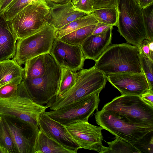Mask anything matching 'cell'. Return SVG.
Wrapping results in <instances>:
<instances>
[{"mask_svg": "<svg viewBox=\"0 0 153 153\" xmlns=\"http://www.w3.org/2000/svg\"><path fill=\"white\" fill-rule=\"evenodd\" d=\"M140 50L127 43L109 45L95 61V67L106 75L129 72L142 73Z\"/></svg>", "mask_w": 153, "mask_h": 153, "instance_id": "obj_1", "label": "cell"}, {"mask_svg": "<svg viewBox=\"0 0 153 153\" xmlns=\"http://www.w3.org/2000/svg\"><path fill=\"white\" fill-rule=\"evenodd\" d=\"M107 81L106 74L94 66L88 69H82L77 72L74 85L62 95L53 97L45 106L51 110L58 109L93 93L101 91Z\"/></svg>", "mask_w": 153, "mask_h": 153, "instance_id": "obj_2", "label": "cell"}, {"mask_svg": "<svg viewBox=\"0 0 153 153\" xmlns=\"http://www.w3.org/2000/svg\"><path fill=\"white\" fill-rule=\"evenodd\" d=\"M47 108L33 100L23 80L13 95L0 97V115L18 118L36 127L40 115Z\"/></svg>", "mask_w": 153, "mask_h": 153, "instance_id": "obj_3", "label": "cell"}, {"mask_svg": "<svg viewBox=\"0 0 153 153\" xmlns=\"http://www.w3.org/2000/svg\"><path fill=\"white\" fill-rule=\"evenodd\" d=\"M102 109L133 124L153 127V106L144 101L140 96L121 95L105 105Z\"/></svg>", "mask_w": 153, "mask_h": 153, "instance_id": "obj_4", "label": "cell"}, {"mask_svg": "<svg viewBox=\"0 0 153 153\" xmlns=\"http://www.w3.org/2000/svg\"><path fill=\"white\" fill-rule=\"evenodd\" d=\"M118 31L128 43L139 48L147 39L142 8L136 0H119Z\"/></svg>", "mask_w": 153, "mask_h": 153, "instance_id": "obj_5", "label": "cell"}, {"mask_svg": "<svg viewBox=\"0 0 153 153\" xmlns=\"http://www.w3.org/2000/svg\"><path fill=\"white\" fill-rule=\"evenodd\" d=\"M49 12L45 0L34 1L6 21L7 24L18 40L39 30L47 21Z\"/></svg>", "mask_w": 153, "mask_h": 153, "instance_id": "obj_6", "label": "cell"}, {"mask_svg": "<svg viewBox=\"0 0 153 153\" xmlns=\"http://www.w3.org/2000/svg\"><path fill=\"white\" fill-rule=\"evenodd\" d=\"M61 74L62 67L50 54L46 71L42 76L22 80L33 100L43 105L57 95Z\"/></svg>", "mask_w": 153, "mask_h": 153, "instance_id": "obj_7", "label": "cell"}, {"mask_svg": "<svg viewBox=\"0 0 153 153\" xmlns=\"http://www.w3.org/2000/svg\"><path fill=\"white\" fill-rule=\"evenodd\" d=\"M56 29L46 21L33 34L18 40L13 59L20 65L28 60L43 54L50 53L56 37Z\"/></svg>", "mask_w": 153, "mask_h": 153, "instance_id": "obj_8", "label": "cell"}, {"mask_svg": "<svg viewBox=\"0 0 153 153\" xmlns=\"http://www.w3.org/2000/svg\"><path fill=\"white\" fill-rule=\"evenodd\" d=\"M97 123L115 137L136 146L153 127L133 124L111 112L97 110L95 114Z\"/></svg>", "mask_w": 153, "mask_h": 153, "instance_id": "obj_9", "label": "cell"}, {"mask_svg": "<svg viewBox=\"0 0 153 153\" xmlns=\"http://www.w3.org/2000/svg\"><path fill=\"white\" fill-rule=\"evenodd\" d=\"M101 91L93 93L56 110L45 112L65 126L79 121H88L90 116L95 110H97Z\"/></svg>", "mask_w": 153, "mask_h": 153, "instance_id": "obj_10", "label": "cell"}, {"mask_svg": "<svg viewBox=\"0 0 153 153\" xmlns=\"http://www.w3.org/2000/svg\"><path fill=\"white\" fill-rule=\"evenodd\" d=\"M0 115L10 133L18 153H35L38 127L18 118Z\"/></svg>", "mask_w": 153, "mask_h": 153, "instance_id": "obj_11", "label": "cell"}, {"mask_svg": "<svg viewBox=\"0 0 153 153\" xmlns=\"http://www.w3.org/2000/svg\"><path fill=\"white\" fill-rule=\"evenodd\" d=\"M74 140L80 149L95 151L100 153H105L107 147L102 143L103 129L88 121H79L65 126Z\"/></svg>", "mask_w": 153, "mask_h": 153, "instance_id": "obj_12", "label": "cell"}, {"mask_svg": "<svg viewBox=\"0 0 153 153\" xmlns=\"http://www.w3.org/2000/svg\"><path fill=\"white\" fill-rule=\"evenodd\" d=\"M50 54L61 67L74 72L82 68L85 59L80 46L69 44L56 38Z\"/></svg>", "mask_w": 153, "mask_h": 153, "instance_id": "obj_13", "label": "cell"}, {"mask_svg": "<svg viewBox=\"0 0 153 153\" xmlns=\"http://www.w3.org/2000/svg\"><path fill=\"white\" fill-rule=\"evenodd\" d=\"M106 77L122 95L140 96L150 90L143 73L114 74L106 75Z\"/></svg>", "mask_w": 153, "mask_h": 153, "instance_id": "obj_14", "label": "cell"}, {"mask_svg": "<svg viewBox=\"0 0 153 153\" xmlns=\"http://www.w3.org/2000/svg\"><path fill=\"white\" fill-rule=\"evenodd\" d=\"M39 130L73 153H76L80 147L74 140L66 126L53 120L45 112L39 118Z\"/></svg>", "mask_w": 153, "mask_h": 153, "instance_id": "obj_15", "label": "cell"}, {"mask_svg": "<svg viewBox=\"0 0 153 153\" xmlns=\"http://www.w3.org/2000/svg\"><path fill=\"white\" fill-rule=\"evenodd\" d=\"M113 27L97 34L90 35L80 45L85 59L95 61L111 44Z\"/></svg>", "mask_w": 153, "mask_h": 153, "instance_id": "obj_16", "label": "cell"}, {"mask_svg": "<svg viewBox=\"0 0 153 153\" xmlns=\"http://www.w3.org/2000/svg\"><path fill=\"white\" fill-rule=\"evenodd\" d=\"M49 7L50 12L47 21L56 30L77 19L88 14L76 9L72 1L64 5Z\"/></svg>", "mask_w": 153, "mask_h": 153, "instance_id": "obj_17", "label": "cell"}, {"mask_svg": "<svg viewBox=\"0 0 153 153\" xmlns=\"http://www.w3.org/2000/svg\"><path fill=\"white\" fill-rule=\"evenodd\" d=\"M17 39L9 28L6 21L0 14V62L14 56Z\"/></svg>", "mask_w": 153, "mask_h": 153, "instance_id": "obj_18", "label": "cell"}, {"mask_svg": "<svg viewBox=\"0 0 153 153\" xmlns=\"http://www.w3.org/2000/svg\"><path fill=\"white\" fill-rule=\"evenodd\" d=\"M50 53L42 54L30 59L25 63L23 79L34 78L42 76L45 73Z\"/></svg>", "mask_w": 153, "mask_h": 153, "instance_id": "obj_19", "label": "cell"}, {"mask_svg": "<svg viewBox=\"0 0 153 153\" xmlns=\"http://www.w3.org/2000/svg\"><path fill=\"white\" fill-rule=\"evenodd\" d=\"M23 70L21 65L13 59L0 62V86L15 78L22 77Z\"/></svg>", "mask_w": 153, "mask_h": 153, "instance_id": "obj_20", "label": "cell"}, {"mask_svg": "<svg viewBox=\"0 0 153 153\" xmlns=\"http://www.w3.org/2000/svg\"><path fill=\"white\" fill-rule=\"evenodd\" d=\"M35 153H73L39 130Z\"/></svg>", "mask_w": 153, "mask_h": 153, "instance_id": "obj_21", "label": "cell"}, {"mask_svg": "<svg viewBox=\"0 0 153 153\" xmlns=\"http://www.w3.org/2000/svg\"><path fill=\"white\" fill-rule=\"evenodd\" d=\"M97 21L92 13L77 19L60 28L56 30V37L59 39L81 28L96 25Z\"/></svg>", "mask_w": 153, "mask_h": 153, "instance_id": "obj_22", "label": "cell"}, {"mask_svg": "<svg viewBox=\"0 0 153 153\" xmlns=\"http://www.w3.org/2000/svg\"><path fill=\"white\" fill-rule=\"evenodd\" d=\"M92 13L98 22L112 26H117L119 19L118 8H102L94 10Z\"/></svg>", "mask_w": 153, "mask_h": 153, "instance_id": "obj_23", "label": "cell"}, {"mask_svg": "<svg viewBox=\"0 0 153 153\" xmlns=\"http://www.w3.org/2000/svg\"><path fill=\"white\" fill-rule=\"evenodd\" d=\"M96 25L81 28L58 39L69 44L80 46L87 38L92 34Z\"/></svg>", "mask_w": 153, "mask_h": 153, "instance_id": "obj_24", "label": "cell"}, {"mask_svg": "<svg viewBox=\"0 0 153 153\" xmlns=\"http://www.w3.org/2000/svg\"><path fill=\"white\" fill-rule=\"evenodd\" d=\"M109 146L105 153H142L134 145L115 137L114 140L107 142Z\"/></svg>", "mask_w": 153, "mask_h": 153, "instance_id": "obj_25", "label": "cell"}, {"mask_svg": "<svg viewBox=\"0 0 153 153\" xmlns=\"http://www.w3.org/2000/svg\"><path fill=\"white\" fill-rule=\"evenodd\" d=\"M77 76V72L62 67V74L59 89L58 93L56 96L62 95L71 88L75 83Z\"/></svg>", "mask_w": 153, "mask_h": 153, "instance_id": "obj_26", "label": "cell"}, {"mask_svg": "<svg viewBox=\"0 0 153 153\" xmlns=\"http://www.w3.org/2000/svg\"><path fill=\"white\" fill-rule=\"evenodd\" d=\"M0 146L6 149L9 153H18L10 133L0 115Z\"/></svg>", "mask_w": 153, "mask_h": 153, "instance_id": "obj_27", "label": "cell"}, {"mask_svg": "<svg viewBox=\"0 0 153 153\" xmlns=\"http://www.w3.org/2000/svg\"><path fill=\"white\" fill-rule=\"evenodd\" d=\"M37 0H13L1 14L6 21L13 18L16 14L33 1Z\"/></svg>", "mask_w": 153, "mask_h": 153, "instance_id": "obj_28", "label": "cell"}, {"mask_svg": "<svg viewBox=\"0 0 153 153\" xmlns=\"http://www.w3.org/2000/svg\"><path fill=\"white\" fill-rule=\"evenodd\" d=\"M139 56L141 69L147 80L149 89L153 90V60L145 55L140 50Z\"/></svg>", "mask_w": 153, "mask_h": 153, "instance_id": "obj_29", "label": "cell"}, {"mask_svg": "<svg viewBox=\"0 0 153 153\" xmlns=\"http://www.w3.org/2000/svg\"><path fill=\"white\" fill-rule=\"evenodd\" d=\"M142 11L146 32V39L153 41V4L142 8Z\"/></svg>", "mask_w": 153, "mask_h": 153, "instance_id": "obj_30", "label": "cell"}, {"mask_svg": "<svg viewBox=\"0 0 153 153\" xmlns=\"http://www.w3.org/2000/svg\"><path fill=\"white\" fill-rule=\"evenodd\" d=\"M22 77L15 78L0 86V97L5 98L11 97L16 92L19 85L22 82Z\"/></svg>", "mask_w": 153, "mask_h": 153, "instance_id": "obj_31", "label": "cell"}, {"mask_svg": "<svg viewBox=\"0 0 153 153\" xmlns=\"http://www.w3.org/2000/svg\"><path fill=\"white\" fill-rule=\"evenodd\" d=\"M92 1L94 10L105 7L118 8L119 0H92Z\"/></svg>", "mask_w": 153, "mask_h": 153, "instance_id": "obj_32", "label": "cell"}, {"mask_svg": "<svg viewBox=\"0 0 153 153\" xmlns=\"http://www.w3.org/2000/svg\"><path fill=\"white\" fill-rule=\"evenodd\" d=\"M74 6L76 9L88 14L92 13L94 10L92 0H79Z\"/></svg>", "mask_w": 153, "mask_h": 153, "instance_id": "obj_33", "label": "cell"}, {"mask_svg": "<svg viewBox=\"0 0 153 153\" xmlns=\"http://www.w3.org/2000/svg\"><path fill=\"white\" fill-rule=\"evenodd\" d=\"M145 55L153 60V41L144 40L139 48Z\"/></svg>", "mask_w": 153, "mask_h": 153, "instance_id": "obj_34", "label": "cell"}, {"mask_svg": "<svg viewBox=\"0 0 153 153\" xmlns=\"http://www.w3.org/2000/svg\"><path fill=\"white\" fill-rule=\"evenodd\" d=\"M113 26L103 23L97 22L93 32V34L102 33Z\"/></svg>", "mask_w": 153, "mask_h": 153, "instance_id": "obj_35", "label": "cell"}, {"mask_svg": "<svg viewBox=\"0 0 153 153\" xmlns=\"http://www.w3.org/2000/svg\"><path fill=\"white\" fill-rule=\"evenodd\" d=\"M140 97L146 103L153 106V90H149Z\"/></svg>", "mask_w": 153, "mask_h": 153, "instance_id": "obj_36", "label": "cell"}, {"mask_svg": "<svg viewBox=\"0 0 153 153\" xmlns=\"http://www.w3.org/2000/svg\"><path fill=\"white\" fill-rule=\"evenodd\" d=\"M47 4L50 7L54 6L63 5L72 1V0H45Z\"/></svg>", "mask_w": 153, "mask_h": 153, "instance_id": "obj_37", "label": "cell"}, {"mask_svg": "<svg viewBox=\"0 0 153 153\" xmlns=\"http://www.w3.org/2000/svg\"><path fill=\"white\" fill-rule=\"evenodd\" d=\"M13 0H0V14L1 13Z\"/></svg>", "mask_w": 153, "mask_h": 153, "instance_id": "obj_38", "label": "cell"}, {"mask_svg": "<svg viewBox=\"0 0 153 153\" xmlns=\"http://www.w3.org/2000/svg\"><path fill=\"white\" fill-rule=\"evenodd\" d=\"M138 3L141 8H144L153 4V0H140Z\"/></svg>", "mask_w": 153, "mask_h": 153, "instance_id": "obj_39", "label": "cell"}, {"mask_svg": "<svg viewBox=\"0 0 153 153\" xmlns=\"http://www.w3.org/2000/svg\"><path fill=\"white\" fill-rule=\"evenodd\" d=\"M0 153H9V152L5 148L0 146Z\"/></svg>", "mask_w": 153, "mask_h": 153, "instance_id": "obj_40", "label": "cell"}, {"mask_svg": "<svg viewBox=\"0 0 153 153\" xmlns=\"http://www.w3.org/2000/svg\"><path fill=\"white\" fill-rule=\"evenodd\" d=\"M79 1V0H72V2L74 5L75 4Z\"/></svg>", "mask_w": 153, "mask_h": 153, "instance_id": "obj_41", "label": "cell"}, {"mask_svg": "<svg viewBox=\"0 0 153 153\" xmlns=\"http://www.w3.org/2000/svg\"><path fill=\"white\" fill-rule=\"evenodd\" d=\"M140 0H136V1H137L138 2V3L139 2V1Z\"/></svg>", "mask_w": 153, "mask_h": 153, "instance_id": "obj_42", "label": "cell"}]
</instances>
